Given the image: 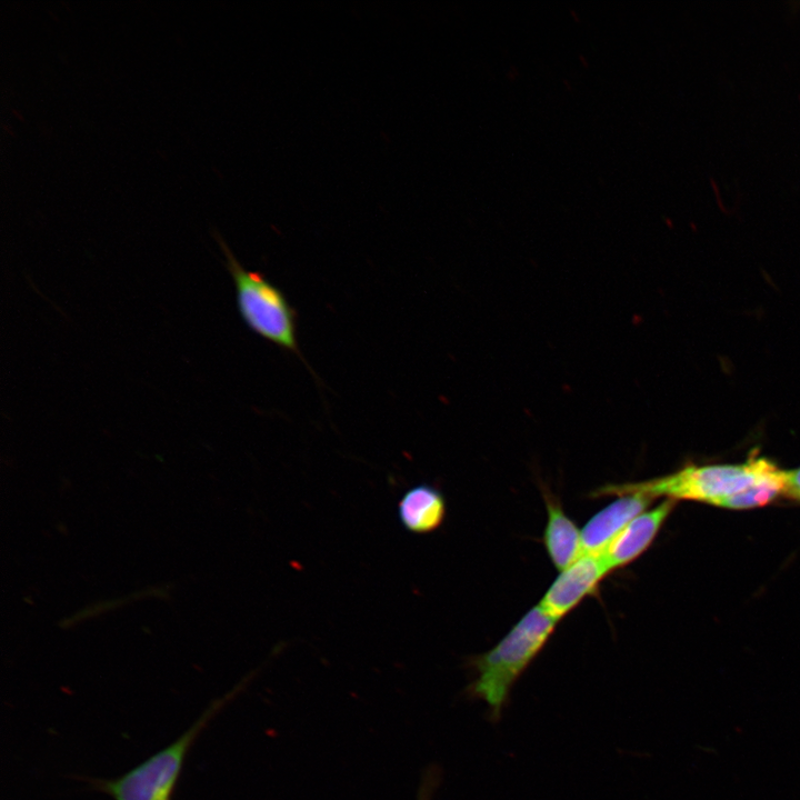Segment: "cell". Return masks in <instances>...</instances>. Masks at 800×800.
Returning <instances> with one entry per match:
<instances>
[{
	"label": "cell",
	"instance_id": "obj_1",
	"mask_svg": "<svg viewBox=\"0 0 800 800\" xmlns=\"http://www.w3.org/2000/svg\"><path fill=\"white\" fill-rule=\"evenodd\" d=\"M558 622L536 606L493 648L470 659L474 679L467 692L487 704L491 721H499L514 683L543 649Z\"/></svg>",
	"mask_w": 800,
	"mask_h": 800
},
{
	"label": "cell",
	"instance_id": "obj_2",
	"mask_svg": "<svg viewBox=\"0 0 800 800\" xmlns=\"http://www.w3.org/2000/svg\"><path fill=\"white\" fill-rule=\"evenodd\" d=\"M779 468L754 457L741 464L689 466L674 473L640 482L609 483L593 490L592 498L639 493L651 499L693 500L720 506L726 499L764 480Z\"/></svg>",
	"mask_w": 800,
	"mask_h": 800
},
{
	"label": "cell",
	"instance_id": "obj_3",
	"mask_svg": "<svg viewBox=\"0 0 800 800\" xmlns=\"http://www.w3.org/2000/svg\"><path fill=\"white\" fill-rule=\"evenodd\" d=\"M239 692L236 689L210 702L174 741L116 778L81 777L93 791L113 800H172L193 744L218 713Z\"/></svg>",
	"mask_w": 800,
	"mask_h": 800
},
{
	"label": "cell",
	"instance_id": "obj_4",
	"mask_svg": "<svg viewBox=\"0 0 800 800\" xmlns=\"http://www.w3.org/2000/svg\"><path fill=\"white\" fill-rule=\"evenodd\" d=\"M216 236L234 282L237 306L244 323L261 338L304 361L297 339V314L284 293L261 272L244 269L223 239Z\"/></svg>",
	"mask_w": 800,
	"mask_h": 800
},
{
	"label": "cell",
	"instance_id": "obj_5",
	"mask_svg": "<svg viewBox=\"0 0 800 800\" xmlns=\"http://www.w3.org/2000/svg\"><path fill=\"white\" fill-rule=\"evenodd\" d=\"M611 573L602 554L583 553L560 571L538 606L551 618L562 619L588 596L594 594L601 581Z\"/></svg>",
	"mask_w": 800,
	"mask_h": 800
},
{
	"label": "cell",
	"instance_id": "obj_6",
	"mask_svg": "<svg viewBox=\"0 0 800 800\" xmlns=\"http://www.w3.org/2000/svg\"><path fill=\"white\" fill-rule=\"evenodd\" d=\"M674 507L666 499L632 519L601 553L610 569H621L637 560L653 542Z\"/></svg>",
	"mask_w": 800,
	"mask_h": 800
},
{
	"label": "cell",
	"instance_id": "obj_7",
	"mask_svg": "<svg viewBox=\"0 0 800 800\" xmlns=\"http://www.w3.org/2000/svg\"><path fill=\"white\" fill-rule=\"evenodd\" d=\"M652 500L639 493L623 494L593 514L581 529L583 553L601 554L632 519L647 510Z\"/></svg>",
	"mask_w": 800,
	"mask_h": 800
},
{
	"label": "cell",
	"instance_id": "obj_8",
	"mask_svg": "<svg viewBox=\"0 0 800 800\" xmlns=\"http://www.w3.org/2000/svg\"><path fill=\"white\" fill-rule=\"evenodd\" d=\"M542 494L547 509L543 544L553 566L561 571L583 554L581 530L564 512L558 498L548 490Z\"/></svg>",
	"mask_w": 800,
	"mask_h": 800
},
{
	"label": "cell",
	"instance_id": "obj_9",
	"mask_svg": "<svg viewBox=\"0 0 800 800\" xmlns=\"http://www.w3.org/2000/svg\"><path fill=\"white\" fill-rule=\"evenodd\" d=\"M401 524L412 533H430L437 530L446 517L442 493L429 484L412 487L401 497L398 506Z\"/></svg>",
	"mask_w": 800,
	"mask_h": 800
},
{
	"label": "cell",
	"instance_id": "obj_10",
	"mask_svg": "<svg viewBox=\"0 0 800 800\" xmlns=\"http://www.w3.org/2000/svg\"><path fill=\"white\" fill-rule=\"evenodd\" d=\"M788 490V471L779 469L764 480L726 499L719 507L729 509H750L762 507Z\"/></svg>",
	"mask_w": 800,
	"mask_h": 800
},
{
	"label": "cell",
	"instance_id": "obj_11",
	"mask_svg": "<svg viewBox=\"0 0 800 800\" xmlns=\"http://www.w3.org/2000/svg\"><path fill=\"white\" fill-rule=\"evenodd\" d=\"M786 496L800 500V469L788 471V490Z\"/></svg>",
	"mask_w": 800,
	"mask_h": 800
}]
</instances>
